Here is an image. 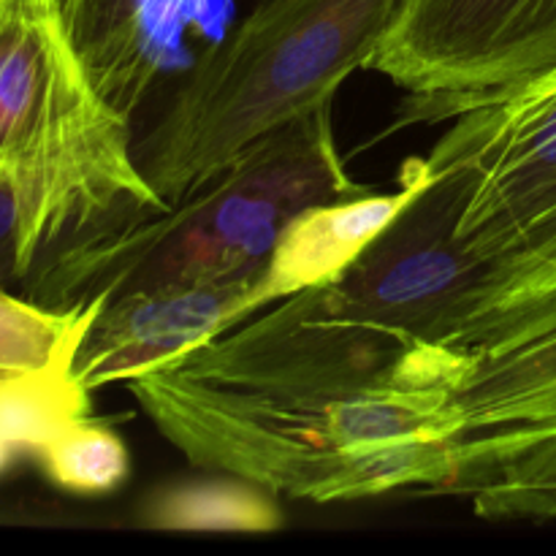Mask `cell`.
I'll use <instances>...</instances> for the list:
<instances>
[{
  "label": "cell",
  "instance_id": "6da1fadb",
  "mask_svg": "<svg viewBox=\"0 0 556 556\" xmlns=\"http://www.w3.org/2000/svg\"><path fill=\"white\" fill-rule=\"evenodd\" d=\"M128 391L188 462L275 497L454 492L465 467V413L448 389L266 394L161 367L128 380Z\"/></svg>",
  "mask_w": 556,
  "mask_h": 556
},
{
  "label": "cell",
  "instance_id": "7a4b0ae2",
  "mask_svg": "<svg viewBox=\"0 0 556 556\" xmlns=\"http://www.w3.org/2000/svg\"><path fill=\"white\" fill-rule=\"evenodd\" d=\"M103 5L139 20L134 0H0V185L22 201L33 271L87 233L168 210L136 161Z\"/></svg>",
  "mask_w": 556,
  "mask_h": 556
},
{
  "label": "cell",
  "instance_id": "3957f363",
  "mask_svg": "<svg viewBox=\"0 0 556 556\" xmlns=\"http://www.w3.org/2000/svg\"><path fill=\"white\" fill-rule=\"evenodd\" d=\"M364 190L337 150L331 106H320L253 141L168 210L65 244L25 282V296L71 307L244 280L264 269L299 212Z\"/></svg>",
  "mask_w": 556,
  "mask_h": 556
},
{
  "label": "cell",
  "instance_id": "277c9868",
  "mask_svg": "<svg viewBox=\"0 0 556 556\" xmlns=\"http://www.w3.org/2000/svg\"><path fill=\"white\" fill-rule=\"evenodd\" d=\"M402 0H258L193 60L136 161L172 206L369 68Z\"/></svg>",
  "mask_w": 556,
  "mask_h": 556
},
{
  "label": "cell",
  "instance_id": "5b68a950",
  "mask_svg": "<svg viewBox=\"0 0 556 556\" xmlns=\"http://www.w3.org/2000/svg\"><path fill=\"white\" fill-rule=\"evenodd\" d=\"M429 157L459 179L456 231L483 266L478 351L556 288V65L470 98Z\"/></svg>",
  "mask_w": 556,
  "mask_h": 556
},
{
  "label": "cell",
  "instance_id": "8992f818",
  "mask_svg": "<svg viewBox=\"0 0 556 556\" xmlns=\"http://www.w3.org/2000/svg\"><path fill=\"white\" fill-rule=\"evenodd\" d=\"M168 369L206 383L266 394H353L448 389L459 396L470 353L326 315L309 291L288 296Z\"/></svg>",
  "mask_w": 556,
  "mask_h": 556
},
{
  "label": "cell",
  "instance_id": "52a82bcc",
  "mask_svg": "<svg viewBox=\"0 0 556 556\" xmlns=\"http://www.w3.org/2000/svg\"><path fill=\"white\" fill-rule=\"evenodd\" d=\"M427 161L432 174L421 193L356 264L309 296L337 320L462 348L481 302L483 266L456 231L459 179L429 155Z\"/></svg>",
  "mask_w": 556,
  "mask_h": 556
},
{
  "label": "cell",
  "instance_id": "ba28073f",
  "mask_svg": "<svg viewBox=\"0 0 556 556\" xmlns=\"http://www.w3.org/2000/svg\"><path fill=\"white\" fill-rule=\"evenodd\" d=\"M556 65V0H402L369 68L407 92L400 123H443L470 98Z\"/></svg>",
  "mask_w": 556,
  "mask_h": 556
},
{
  "label": "cell",
  "instance_id": "9c48e42d",
  "mask_svg": "<svg viewBox=\"0 0 556 556\" xmlns=\"http://www.w3.org/2000/svg\"><path fill=\"white\" fill-rule=\"evenodd\" d=\"M101 307V299L52 307L0 286V472L92 416L76 356Z\"/></svg>",
  "mask_w": 556,
  "mask_h": 556
},
{
  "label": "cell",
  "instance_id": "30bf717a",
  "mask_svg": "<svg viewBox=\"0 0 556 556\" xmlns=\"http://www.w3.org/2000/svg\"><path fill=\"white\" fill-rule=\"evenodd\" d=\"M255 277L103 302L81 340L76 378L96 391L179 362L253 318Z\"/></svg>",
  "mask_w": 556,
  "mask_h": 556
},
{
  "label": "cell",
  "instance_id": "8fae6325",
  "mask_svg": "<svg viewBox=\"0 0 556 556\" xmlns=\"http://www.w3.org/2000/svg\"><path fill=\"white\" fill-rule=\"evenodd\" d=\"M427 155L410 157L400 168V190L340 195L299 212L271 248L253 282L255 313L296 293L334 282L358 255L400 217L429 182Z\"/></svg>",
  "mask_w": 556,
  "mask_h": 556
},
{
  "label": "cell",
  "instance_id": "7c38bea8",
  "mask_svg": "<svg viewBox=\"0 0 556 556\" xmlns=\"http://www.w3.org/2000/svg\"><path fill=\"white\" fill-rule=\"evenodd\" d=\"M144 525L177 532H275L282 527L275 494L228 476L193 481L155 494L144 505Z\"/></svg>",
  "mask_w": 556,
  "mask_h": 556
},
{
  "label": "cell",
  "instance_id": "4fadbf2b",
  "mask_svg": "<svg viewBox=\"0 0 556 556\" xmlns=\"http://www.w3.org/2000/svg\"><path fill=\"white\" fill-rule=\"evenodd\" d=\"M36 462L54 486L81 497L117 492L130 476L128 445L112 427L92 416L54 434Z\"/></svg>",
  "mask_w": 556,
  "mask_h": 556
},
{
  "label": "cell",
  "instance_id": "5bb4252c",
  "mask_svg": "<svg viewBox=\"0 0 556 556\" xmlns=\"http://www.w3.org/2000/svg\"><path fill=\"white\" fill-rule=\"evenodd\" d=\"M470 497L483 519L556 521V440L497 467Z\"/></svg>",
  "mask_w": 556,
  "mask_h": 556
}]
</instances>
